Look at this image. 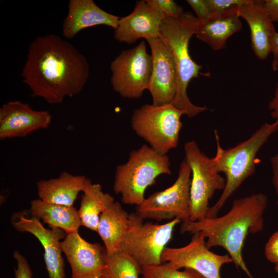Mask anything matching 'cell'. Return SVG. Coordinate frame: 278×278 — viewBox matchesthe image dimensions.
I'll list each match as a JSON object with an SVG mask.
<instances>
[{"label": "cell", "instance_id": "6da1fadb", "mask_svg": "<svg viewBox=\"0 0 278 278\" xmlns=\"http://www.w3.org/2000/svg\"><path fill=\"white\" fill-rule=\"evenodd\" d=\"M89 74L85 57L67 41L49 34L30 43L21 76L32 97L56 105L79 94Z\"/></svg>", "mask_w": 278, "mask_h": 278}, {"label": "cell", "instance_id": "7a4b0ae2", "mask_svg": "<svg viewBox=\"0 0 278 278\" xmlns=\"http://www.w3.org/2000/svg\"><path fill=\"white\" fill-rule=\"evenodd\" d=\"M267 205L265 195L253 194L234 200L230 211L221 217H204L195 221L182 222L180 232L200 233L206 239L208 249L223 248L236 267L240 268L249 278H254L244 260L242 249L249 234L263 231V216Z\"/></svg>", "mask_w": 278, "mask_h": 278}, {"label": "cell", "instance_id": "3957f363", "mask_svg": "<svg viewBox=\"0 0 278 278\" xmlns=\"http://www.w3.org/2000/svg\"><path fill=\"white\" fill-rule=\"evenodd\" d=\"M278 132V119L272 123H265L247 140L233 147L223 149L217 131H215L216 152L212 158L214 168L225 177V184L217 202L209 207L205 217H217L228 199L241 184L255 172L256 155L269 138Z\"/></svg>", "mask_w": 278, "mask_h": 278}, {"label": "cell", "instance_id": "277c9868", "mask_svg": "<svg viewBox=\"0 0 278 278\" xmlns=\"http://www.w3.org/2000/svg\"><path fill=\"white\" fill-rule=\"evenodd\" d=\"M200 23L190 12H185L179 18H164L160 30V38L170 47L177 67V90L171 103L185 111L189 118L208 110L206 106L200 107L192 103L187 95L189 82L198 77L202 68L192 59L189 51L190 39L196 35Z\"/></svg>", "mask_w": 278, "mask_h": 278}, {"label": "cell", "instance_id": "5b68a950", "mask_svg": "<svg viewBox=\"0 0 278 278\" xmlns=\"http://www.w3.org/2000/svg\"><path fill=\"white\" fill-rule=\"evenodd\" d=\"M170 165L166 154L143 145L131 152L126 163L116 167L113 190L121 195L124 203L136 206L144 200L146 189L155 183L159 176L171 175Z\"/></svg>", "mask_w": 278, "mask_h": 278}, {"label": "cell", "instance_id": "8992f818", "mask_svg": "<svg viewBox=\"0 0 278 278\" xmlns=\"http://www.w3.org/2000/svg\"><path fill=\"white\" fill-rule=\"evenodd\" d=\"M183 115H186L185 111L171 103L161 106L146 104L134 110L131 123L135 133L150 147L165 155L178 144Z\"/></svg>", "mask_w": 278, "mask_h": 278}, {"label": "cell", "instance_id": "52a82bcc", "mask_svg": "<svg viewBox=\"0 0 278 278\" xmlns=\"http://www.w3.org/2000/svg\"><path fill=\"white\" fill-rule=\"evenodd\" d=\"M181 222L175 218L161 224L144 223L135 213L130 214L120 249L142 267L161 265L162 253L171 239L174 228Z\"/></svg>", "mask_w": 278, "mask_h": 278}, {"label": "cell", "instance_id": "ba28073f", "mask_svg": "<svg viewBox=\"0 0 278 278\" xmlns=\"http://www.w3.org/2000/svg\"><path fill=\"white\" fill-rule=\"evenodd\" d=\"M191 169L184 159L181 163L177 179L165 189L157 192L136 206L135 213L142 219L161 221L179 218L189 220Z\"/></svg>", "mask_w": 278, "mask_h": 278}, {"label": "cell", "instance_id": "9c48e42d", "mask_svg": "<svg viewBox=\"0 0 278 278\" xmlns=\"http://www.w3.org/2000/svg\"><path fill=\"white\" fill-rule=\"evenodd\" d=\"M111 83L122 97L139 98L148 90L152 70V57L142 41L131 49L123 50L111 62Z\"/></svg>", "mask_w": 278, "mask_h": 278}, {"label": "cell", "instance_id": "30bf717a", "mask_svg": "<svg viewBox=\"0 0 278 278\" xmlns=\"http://www.w3.org/2000/svg\"><path fill=\"white\" fill-rule=\"evenodd\" d=\"M184 149L192 174L189 220L195 221L205 217L209 201L216 190L224 189L225 179L215 170L212 158L200 150L195 141L186 142Z\"/></svg>", "mask_w": 278, "mask_h": 278}, {"label": "cell", "instance_id": "8fae6325", "mask_svg": "<svg viewBox=\"0 0 278 278\" xmlns=\"http://www.w3.org/2000/svg\"><path fill=\"white\" fill-rule=\"evenodd\" d=\"M205 242V237L200 233H195L190 241L185 246L166 247L162 253V261L175 269L188 268L206 278H221V267L233 260L228 255L217 254L211 251Z\"/></svg>", "mask_w": 278, "mask_h": 278}, {"label": "cell", "instance_id": "7c38bea8", "mask_svg": "<svg viewBox=\"0 0 278 278\" xmlns=\"http://www.w3.org/2000/svg\"><path fill=\"white\" fill-rule=\"evenodd\" d=\"M151 52L152 74L148 90L152 105L164 106L172 103L177 90V71L172 51L161 38L147 40Z\"/></svg>", "mask_w": 278, "mask_h": 278}, {"label": "cell", "instance_id": "4fadbf2b", "mask_svg": "<svg viewBox=\"0 0 278 278\" xmlns=\"http://www.w3.org/2000/svg\"><path fill=\"white\" fill-rule=\"evenodd\" d=\"M51 118L48 111L34 110L19 100L8 101L0 108V139L22 137L46 129Z\"/></svg>", "mask_w": 278, "mask_h": 278}, {"label": "cell", "instance_id": "5bb4252c", "mask_svg": "<svg viewBox=\"0 0 278 278\" xmlns=\"http://www.w3.org/2000/svg\"><path fill=\"white\" fill-rule=\"evenodd\" d=\"M72 270V278H95L105 267V249L99 243H91L78 232L66 234L61 241Z\"/></svg>", "mask_w": 278, "mask_h": 278}, {"label": "cell", "instance_id": "9a60e30c", "mask_svg": "<svg viewBox=\"0 0 278 278\" xmlns=\"http://www.w3.org/2000/svg\"><path fill=\"white\" fill-rule=\"evenodd\" d=\"M164 15L148 0L137 1L133 11L120 18L114 29V38L118 42L131 44L138 39L160 37Z\"/></svg>", "mask_w": 278, "mask_h": 278}, {"label": "cell", "instance_id": "2e32d148", "mask_svg": "<svg viewBox=\"0 0 278 278\" xmlns=\"http://www.w3.org/2000/svg\"><path fill=\"white\" fill-rule=\"evenodd\" d=\"M12 224L17 231L31 233L41 242L44 250V258L49 278H64L60 240L65 237V231L53 226L46 229L39 219L34 217L28 218L21 216Z\"/></svg>", "mask_w": 278, "mask_h": 278}, {"label": "cell", "instance_id": "e0dca14e", "mask_svg": "<svg viewBox=\"0 0 278 278\" xmlns=\"http://www.w3.org/2000/svg\"><path fill=\"white\" fill-rule=\"evenodd\" d=\"M235 9L238 16L244 19L249 27L254 54L258 59L265 60L271 53V42L276 31L262 1L249 0Z\"/></svg>", "mask_w": 278, "mask_h": 278}, {"label": "cell", "instance_id": "ac0fdd59", "mask_svg": "<svg viewBox=\"0 0 278 278\" xmlns=\"http://www.w3.org/2000/svg\"><path fill=\"white\" fill-rule=\"evenodd\" d=\"M119 18L101 9L93 0H70L62 24V33L65 38L70 39L82 30L97 25L115 29Z\"/></svg>", "mask_w": 278, "mask_h": 278}, {"label": "cell", "instance_id": "d6986e66", "mask_svg": "<svg viewBox=\"0 0 278 278\" xmlns=\"http://www.w3.org/2000/svg\"><path fill=\"white\" fill-rule=\"evenodd\" d=\"M91 180L84 176L63 171L56 178L37 183L39 199L47 203L73 206L80 192Z\"/></svg>", "mask_w": 278, "mask_h": 278}, {"label": "cell", "instance_id": "ffe728a7", "mask_svg": "<svg viewBox=\"0 0 278 278\" xmlns=\"http://www.w3.org/2000/svg\"><path fill=\"white\" fill-rule=\"evenodd\" d=\"M236 7L205 23H201L196 34L197 39L215 51L225 48L228 39L242 27L235 11Z\"/></svg>", "mask_w": 278, "mask_h": 278}, {"label": "cell", "instance_id": "44dd1931", "mask_svg": "<svg viewBox=\"0 0 278 278\" xmlns=\"http://www.w3.org/2000/svg\"><path fill=\"white\" fill-rule=\"evenodd\" d=\"M129 222L130 214L119 202L115 201L101 213L96 232L103 241L108 254L121 250Z\"/></svg>", "mask_w": 278, "mask_h": 278}, {"label": "cell", "instance_id": "7402d4cb", "mask_svg": "<svg viewBox=\"0 0 278 278\" xmlns=\"http://www.w3.org/2000/svg\"><path fill=\"white\" fill-rule=\"evenodd\" d=\"M30 211L34 217L49 226L62 229L66 234L78 232L81 225L78 211L73 206L50 203L37 199L31 201Z\"/></svg>", "mask_w": 278, "mask_h": 278}, {"label": "cell", "instance_id": "603a6c76", "mask_svg": "<svg viewBox=\"0 0 278 278\" xmlns=\"http://www.w3.org/2000/svg\"><path fill=\"white\" fill-rule=\"evenodd\" d=\"M114 202L110 194L103 192L101 185L90 181L83 191L78 210L81 225L96 232L101 213Z\"/></svg>", "mask_w": 278, "mask_h": 278}, {"label": "cell", "instance_id": "cb8c5ba5", "mask_svg": "<svg viewBox=\"0 0 278 278\" xmlns=\"http://www.w3.org/2000/svg\"><path fill=\"white\" fill-rule=\"evenodd\" d=\"M105 267L102 278H138L142 267L121 250L108 254L105 250Z\"/></svg>", "mask_w": 278, "mask_h": 278}, {"label": "cell", "instance_id": "d4e9b609", "mask_svg": "<svg viewBox=\"0 0 278 278\" xmlns=\"http://www.w3.org/2000/svg\"><path fill=\"white\" fill-rule=\"evenodd\" d=\"M141 275L142 278H206L193 269L180 271L165 264L142 267Z\"/></svg>", "mask_w": 278, "mask_h": 278}, {"label": "cell", "instance_id": "484cf974", "mask_svg": "<svg viewBox=\"0 0 278 278\" xmlns=\"http://www.w3.org/2000/svg\"><path fill=\"white\" fill-rule=\"evenodd\" d=\"M166 17L179 18L184 12L183 8L172 0H148Z\"/></svg>", "mask_w": 278, "mask_h": 278}, {"label": "cell", "instance_id": "4316f807", "mask_svg": "<svg viewBox=\"0 0 278 278\" xmlns=\"http://www.w3.org/2000/svg\"><path fill=\"white\" fill-rule=\"evenodd\" d=\"M213 18L233 7L240 6L249 2V0H207ZM212 18V19H213Z\"/></svg>", "mask_w": 278, "mask_h": 278}, {"label": "cell", "instance_id": "83f0119b", "mask_svg": "<svg viewBox=\"0 0 278 278\" xmlns=\"http://www.w3.org/2000/svg\"><path fill=\"white\" fill-rule=\"evenodd\" d=\"M186 2L193 8L197 18L201 23L213 18V14L207 0H187Z\"/></svg>", "mask_w": 278, "mask_h": 278}, {"label": "cell", "instance_id": "f1b7e54d", "mask_svg": "<svg viewBox=\"0 0 278 278\" xmlns=\"http://www.w3.org/2000/svg\"><path fill=\"white\" fill-rule=\"evenodd\" d=\"M267 259L275 264V271L278 273V230L269 238L265 247Z\"/></svg>", "mask_w": 278, "mask_h": 278}, {"label": "cell", "instance_id": "f546056e", "mask_svg": "<svg viewBox=\"0 0 278 278\" xmlns=\"http://www.w3.org/2000/svg\"><path fill=\"white\" fill-rule=\"evenodd\" d=\"M16 261V268L14 269L15 278H32V274L27 259L18 251L13 252Z\"/></svg>", "mask_w": 278, "mask_h": 278}, {"label": "cell", "instance_id": "4dcf8cb0", "mask_svg": "<svg viewBox=\"0 0 278 278\" xmlns=\"http://www.w3.org/2000/svg\"><path fill=\"white\" fill-rule=\"evenodd\" d=\"M262 4L271 21L278 23V0H264Z\"/></svg>", "mask_w": 278, "mask_h": 278}, {"label": "cell", "instance_id": "1f68e13d", "mask_svg": "<svg viewBox=\"0 0 278 278\" xmlns=\"http://www.w3.org/2000/svg\"><path fill=\"white\" fill-rule=\"evenodd\" d=\"M272 173V182L276 195V203L278 205V153L270 159Z\"/></svg>", "mask_w": 278, "mask_h": 278}, {"label": "cell", "instance_id": "d6a6232c", "mask_svg": "<svg viewBox=\"0 0 278 278\" xmlns=\"http://www.w3.org/2000/svg\"><path fill=\"white\" fill-rule=\"evenodd\" d=\"M270 116L272 118L278 119V82L276 83L273 95L268 104Z\"/></svg>", "mask_w": 278, "mask_h": 278}, {"label": "cell", "instance_id": "836d02e7", "mask_svg": "<svg viewBox=\"0 0 278 278\" xmlns=\"http://www.w3.org/2000/svg\"><path fill=\"white\" fill-rule=\"evenodd\" d=\"M270 53L273 55L272 68L274 71H278V32L276 31L271 40Z\"/></svg>", "mask_w": 278, "mask_h": 278}, {"label": "cell", "instance_id": "e575fe53", "mask_svg": "<svg viewBox=\"0 0 278 278\" xmlns=\"http://www.w3.org/2000/svg\"><path fill=\"white\" fill-rule=\"evenodd\" d=\"M95 278H102V277H101V276H99V277H95Z\"/></svg>", "mask_w": 278, "mask_h": 278}]
</instances>
